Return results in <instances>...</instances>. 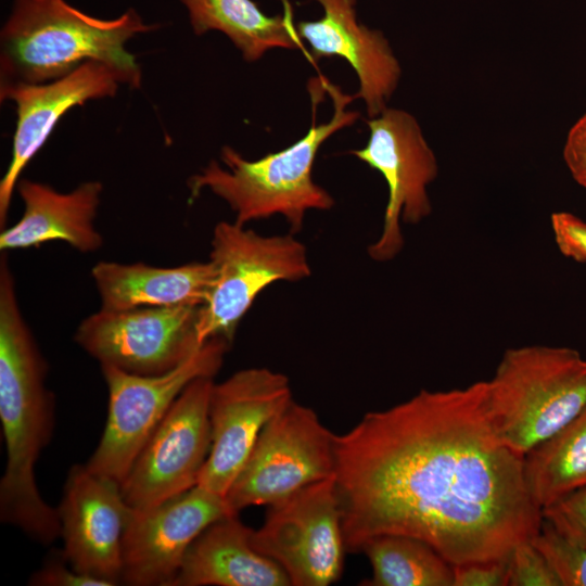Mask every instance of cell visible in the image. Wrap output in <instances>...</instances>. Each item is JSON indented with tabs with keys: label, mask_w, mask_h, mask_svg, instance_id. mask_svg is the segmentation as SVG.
<instances>
[{
	"label": "cell",
	"mask_w": 586,
	"mask_h": 586,
	"mask_svg": "<svg viewBox=\"0 0 586 586\" xmlns=\"http://www.w3.org/2000/svg\"><path fill=\"white\" fill-rule=\"evenodd\" d=\"M488 383L421 390L335 434L345 547L380 534L420 538L453 565L507 557L539 531L523 457L498 437Z\"/></svg>",
	"instance_id": "1"
},
{
	"label": "cell",
	"mask_w": 586,
	"mask_h": 586,
	"mask_svg": "<svg viewBox=\"0 0 586 586\" xmlns=\"http://www.w3.org/2000/svg\"><path fill=\"white\" fill-rule=\"evenodd\" d=\"M48 366L21 310L7 254L0 259V420L7 463L0 481V520L50 545L61 537L58 509L41 497L35 466L54 428Z\"/></svg>",
	"instance_id": "2"
},
{
	"label": "cell",
	"mask_w": 586,
	"mask_h": 586,
	"mask_svg": "<svg viewBox=\"0 0 586 586\" xmlns=\"http://www.w3.org/2000/svg\"><path fill=\"white\" fill-rule=\"evenodd\" d=\"M157 27L133 9L101 20L65 0H12L0 34V82H49L95 61L114 68L124 85L139 88L141 68L126 43Z\"/></svg>",
	"instance_id": "3"
},
{
	"label": "cell",
	"mask_w": 586,
	"mask_h": 586,
	"mask_svg": "<svg viewBox=\"0 0 586 586\" xmlns=\"http://www.w3.org/2000/svg\"><path fill=\"white\" fill-rule=\"evenodd\" d=\"M334 112L328 123L315 125L290 146L262 158L249 161L231 146L221 149L220 160L212 161L189 181L191 199L204 189L222 199L235 213V222H246L281 215L296 233L303 228L308 211L330 209L334 200L313 180V166L319 148L340 129L353 125L359 113L347 111L355 99L322 77Z\"/></svg>",
	"instance_id": "4"
},
{
	"label": "cell",
	"mask_w": 586,
	"mask_h": 586,
	"mask_svg": "<svg viewBox=\"0 0 586 586\" xmlns=\"http://www.w3.org/2000/svg\"><path fill=\"white\" fill-rule=\"evenodd\" d=\"M487 383L498 437L524 456L585 408L586 359L563 346L509 348Z\"/></svg>",
	"instance_id": "5"
},
{
	"label": "cell",
	"mask_w": 586,
	"mask_h": 586,
	"mask_svg": "<svg viewBox=\"0 0 586 586\" xmlns=\"http://www.w3.org/2000/svg\"><path fill=\"white\" fill-rule=\"evenodd\" d=\"M229 345L225 339H209L179 366L155 375L101 366L109 391L107 418L87 468L120 485L176 398L193 380L213 378L220 369Z\"/></svg>",
	"instance_id": "6"
},
{
	"label": "cell",
	"mask_w": 586,
	"mask_h": 586,
	"mask_svg": "<svg viewBox=\"0 0 586 586\" xmlns=\"http://www.w3.org/2000/svg\"><path fill=\"white\" fill-rule=\"evenodd\" d=\"M209 260L217 278L199 313L201 344L213 337L231 343L240 321L264 289L311 273L306 247L292 234L265 237L235 221L215 226Z\"/></svg>",
	"instance_id": "7"
},
{
	"label": "cell",
	"mask_w": 586,
	"mask_h": 586,
	"mask_svg": "<svg viewBox=\"0 0 586 586\" xmlns=\"http://www.w3.org/2000/svg\"><path fill=\"white\" fill-rule=\"evenodd\" d=\"M334 471L335 434L311 408L292 400L265 425L225 499L239 514L333 477Z\"/></svg>",
	"instance_id": "8"
},
{
	"label": "cell",
	"mask_w": 586,
	"mask_h": 586,
	"mask_svg": "<svg viewBox=\"0 0 586 586\" xmlns=\"http://www.w3.org/2000/svg\"><path fill=\"white\" fill-rule=\"evenodd\" d=\"M252 542L292 586H328L343 572L346 547L334 476L268 506Z\"/></svg>",
	"instance_id": "9"
},
{
	"label": "cell",
	"mask_w": 586,
	"mask_h": 586,
	"mask_svg": "<svg viewBox=\"0 0 586 586\" xmlns=\"http://www.w3.org/2000/svg\"><path fill=\"white\" fill-rule=\"evenodd\" d=\"M212 377L189 383L142 447L120 483L135 510L160 505L198 485L212 444Z\"/></svg>",
	"instance_id": "10"
},
{
	"label": "cell",
	"mask_w": 586,
	"mask_h": 586,
	"mask_svg": "<svg viewBox=\"0 0 586 586\" xmlns=\"http://www.w3.org/2000/svg\"><path fill=\"white\" fill-rule=\"evenodd\" d=\"M367 124V144L351 154L378 170L387 183L382 231L368 247L371 259L387 262L404 245L400 219L416 225L431 214L426 188L436 178L438 167L417 119L408 112L386 107Z\"/></svg>",
	"instance_id": "11"
},
{
	"label": "cell",
	"mask_w": 586,
	"mask_h": 586,
	"mask_svg": "<svg viewBox=\"0 0 586 586\" xmlns=\"http://www.w3.org/2000/svg\"><path fill=\"white\" fill-rule=\"evenodd\" d=\"M201 307L100 308L79 323L74 340L101 366L133 374H162L204 344L196 329Z\"/></svg>",
	"instance_id": "12"
},
{
	"label": "cell",
	"mask_w": 586,
	"mask_h": 586,
	"mask_svg": "<svg viewBox=\"0 0 586 586\" xmlns=\"http://www.w3.org/2000/svg\"><path fill=\"white\" fill-rule=\"evenodd\" d=\"M292 400L289 379L267 368L240 370L214 383L212 444L198 485L225 497L265 425Z\"/></svg>",
	"instance_id": "13"
},
{
	"label": "cell",
	"mask_w": 586,
	"mask_h": 586,
	"mask_svg": "<svg viewBox=\"0 0 586 586\" xmlns=\"http://www.w3.org/2000/svg\"><path fill=\"white\" fill-rule=\"evenodd\" d=\"M228 514L233 513L225 497L199 485L154 507L132 509L123 540L120 582L171 586L193 542Z\"/></svg>",
	"instance_id": "14"
},
{
	"label": "cell",
	"mask_w": 586,
	"mask_h": 586,
	"mask_svg": "<svg viewBox=\"0 0 586 586\" xmlns=\"http://www.w3.org/2000/svg\"><path fill=\"white\" fill-rule=\"evenodd\" d=\"M56 509L66 562L80 573L118 584L124 534L132 510L120 485L86 464H76L67 474Z\"/></svg>",
	"instance_id": "15"
},
{
	"label": "cell",
	"mask_w": 586,
	"mask_h": 586,
	"mask_svg": "<svg viewBox=\"0 0 586 586\" xmlns=\"http://www.w3.org/2000/svg\"><path fill=\"white\" fill-rule=\"evenodd\" d=\"M123 84L111 66L95 61L81 64L68 75L42 84H0L1 101L16 107L12 156L0 181V227L7 224L12 195L22 171L49 139L60 119L74 106L114 97Z\"/></svg>",
	"instance_id": "16"
},
{
	"label": "cell",
	"mask_w": 586,
	"mask_h": 586,
	"mask_svg": "<svg viewBox=\"0 0 586 586\" xmlns=\"http://www.w3.org/2000/svg\"><path fill=\"white\" fill-rule=\"evenodd\" d=\"M323 9L316 21L296 24L301 39L309 46L310 59H344L359 79L355 98H361L368 116H378L395 91L402 69L387 39L380 30L360 24L357 0H315Z\"/></svg>",
	"instance_id": "17"
},
{
	"label": "cell",
	"mask_w": 586,
	"mask_h": 586,
	"mask_svg": "<svg viewBox=\"0 0 586 586\" xmlns=\"http://www.w3.org/2000/svg\"><path fill=\"white\" fill-rule=\"evenodd\" d=\"M17 192L24 204L21 219L0 233V251L37 247L62 241L81 253L98 251L103 238L94 226L102 183L86 181L67 193L21 178Z\"/></svg>",
	"instance_id": "18"
},
{
	"label": "cell",
	"mask_w": 586,
	"mask_h": 586,
	"mask_svg": "<svg viewBox=\"0 0 586 586\" xmlns=\"http://www.w3.org/2000/svg\"><path fill=\"white\" fill-rule=\"evenodd\" d=\"M253 530L228 514L190 546L171 586H290L285 572L258 551Z\"/></svg>",
	"instance_id": "19"
},
{
	"label": "cell",
	"mask_w": 586,
	"mask_h": 586,
	"mask_svg": "<svg viewBox=\"0 0 586 586\" xmlns=\"http://www.w3.org/2000/svg\"><path fill=\"white\" fill-rule=\"evenodd\" d=\"M102 309L203 306L214 289V264L194 262L175 267L144 263L99 262L91 269Z\"/></svg>",
	"instance_id": "20"
},
{
	"label": "cell",
	"mask_w": 586,
	"mask_h": 586,
	"mask_svg": "<svg viewBox=\"0 0 586 586\" xmlns=\"http://www.w3.org/2000/svg\"><path fill=\"white\" fill-rule=\"evenodd\" d=\"M180 1L196 35L224 33L249 62L259 60L273 48L305 51L290 8L284 14L269 16L253 0Z\"/></svg>",
	"instance_id": "21"
},
{
	"label": "cell",
	"mask_w": 586,
	"mask_h": 586,
	"mask_svg": "<svg viewBox=\"0 0 586 586\" xmlns=\"http://www.w3.org/2000/svg\"><path fill=\"white\" fill-rule=\"evenodd\" d=\"M523 473L531 499L540 510L586 487V406L524 455Z\"/></svg>",
	"instance_id": "22"
},
{
	"label": "cell",
	"mask_w": 586,
	"mask_h": 586,
	"mask_svg": "<svg viewBox=\"0 0 586 586\" xmlns=\"http://www.w3.org/2000/svg\"><path fill=\"white\" fill-rule=\"evenodd\" d=\"M372 575L367 586H454V569L426 542L403 534H380L367 539L360 551Z\"/></svg>",
	"instance_id": "23"
},
{
	"label": "cell",
	"mask_w": 586,
	"mask_h": 586,
	"mask_svg": "<svg viewBox=\"0 0 586 586\" xmlns=\"http://www.w3.org/2000/svg\"><path fill=\"white\" fill-rule=\"evenodd\" d=\"M531 540L544 555L561 586H586V549L565 539L544 518Z\"/></svg>",
	"instance_id": "24"
},
{
	"label": "cell",
	"mask_w": 586,
	"mask_h": 586,
	"mask_svg": "<svg viewBox=\"0 0 586 586\" xmlns=\"http://www.w3.org/2000/svg\"><path fill=\"white\" fill-rule=\"evenodd\" d=\"M508 586H561V583L532 540H524L509 553Z\"/></svg>",
	"instance_id": "25"
},
{
	"label": "cell",
	"mask_w": 586,
	"mask_h": 586,
	"mask_svg": "<svg viewBox=\"0 0 586 586\" xmlns=\"http://www.w3.org/2000/svg\"><path fill=\"white\" fill-rule=\"evenodd\" d=\"M542 514L565 539L586 549V487L544 508Z\"/></svg>",
	"instance_id": "26"
},
{
	"label": "cell",
	"mask_w": 586,
	"mask_h": 586,
	"mask_svg": "<svg viewBox=\"0 0 586 586\" xmlns=\"http://www.w3.org/2000/svg\"><path fill=\"white\" fill-rule=\"evenodd\" d=\"M551 228L560 252L586 263V221L574 214L558 212L551 215Z\"/></svg>",
	"instance_id": "27"
},
{
	"label": "cell",
	"mask_w": 586,
	"mask_h": 586,
	"mask_svg": "<svg viewBox=\"0 0 586 586\" xmlns=\"http://www.w3.org/2000/svg\"><path fill=\"white\" fill-rule=\"evenodd\" d=\"M509 555L499 559L453 565L454 586H508Z\"/></svg>",
	"instance_id": "28"
},
{
	"label": "cell",
	"mask_w": 586,
	"mask_h": 586,
	"mask_svg": "<svg viewBox=\"0 0 586 586\" xmlns=\"http://www.w3.org/2000/svg\"><path fill=\"white\" fill-rule=\"evenodd\" d=\"M65 562V559L64 563L58 560L49 561L31 575L29 584L37 586H112L103 579L78 572Z\"/></svg>",
	"instance_id": "29"
},
{
	"label": "cell",
	"mask_w": 586,
	"mask_h": 586,
	"mask_svg": "<svg viewBox=\"0 0 586 586\" xmlns=\"http://www.w3.org/2000/svg\"><path fill=\"white\" fill-rule=\"evenodd\" d=\"M563 158L575 180L586 176V113L571 127Z\"/></svg>",
	"instance_id": "30"
},
{
	"label": "cell",
	"mask_w": 586,
	"mask_h": 586,
	"mask_svg": "<svg viewBox=\"0 0 586 586\" xmlns=\"http://www.w3.org/2000/svg\"><path fill=\"white\" fill-rule=\"evenodd\" d=\"M586 190V176L576 180Z\"/></svg>",
	"instance_id": "31"
}]
</instances>
